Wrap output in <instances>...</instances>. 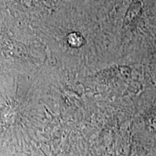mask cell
Returning a JSON list of instances; mask_svg holds the SVG:
<instances>
[{"label":"cell","instance_id":"1","mask_svg":"<svg viewBox=\"0 0 156 156\" xmlns=\"http://www.w3.org/2000/svg\"><path fill=\"white\" fill-rule=\"evenodd\" d=\"M88 7H100L111 6L114 0H78Z\"/></svg>","mask_w":156,"mask_h":156},{"label":"cell","instance_id":"2","mask_svg":"<svg viewBox=\"0 0 156 156\" xmlns=\"http://www.w3.org/2000/svg\"><path fill=\"white\" fill-rule=\"evenodd\" d=\"M43 1L46 4H48L49 5H56L60 3V6H61L64 3L69 1V0H43Z\"/></svg>","mask_w":156,"mask_h":156}]
</instances>
